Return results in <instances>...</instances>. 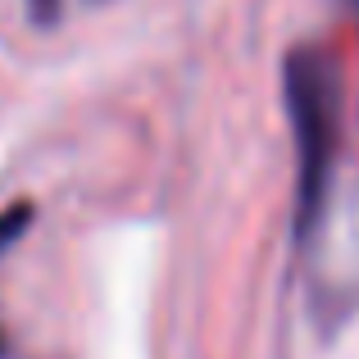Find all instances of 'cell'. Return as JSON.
Instances as JSON below:
<instances>
[{
	"mask_svg": "<svg viewBox=\"0 0 359 359\" xmlns=\"http://www.w3.org/2000/svg\"><path fill=\"white\" fill-rule=\"evenodd\" d=\"M27 214H32V210H27V205H18V210L0 214V245H9V241L18 237V232L27 228Z\"/></svg>",
	"mask_w": 359,
	"mask_h": 359,
	"instance_id": "cell-2",
	"label": "cell"
},
{
	"mask_svg": "<svg viewBox=\"0 0 359 359\" xmlns=\"http://www.w3.org/2000/svg\"><path fill=\"white\" fill-rule=\"evenodd\" d=\"M0 355H5V341H0Z\"/></svg>",
	"mask_w": 359,
	"mask_h": 359,
	"instance_id": "cell-4",
	"label": "cell"
},
{
	"mask_svg": "<svg viewBox=\"0 0 359 359\" xmlns=\"http://www.w3.org/2000/svg\"><path fill=\"white\" fill-rule=\"evenodd\" d=\"M27 9H32L36 23H50V18L60 14V0H27Z\"/></svg>",
	"mask_w": 359,
	"mask_h": 359,
	"instance_id": "cell-3",
	"label": "cell"
},
{
	"mask_svg": "<svg viewBox=\"0 0 359 359\" xmlns=\"http://www.w3.org/2000/svg\"><path fill=\"white\" fill-rule=\"evenodd\" d=\"M287 114L296 132V237L323 223L332 196L337 150H341V82L337 64L314 46H296L287 55Z\"/></svg>",
	"mask_w": 359,
	"mask_h": 359,
	"instance_id": "cell-1",
	"label": "cell"
}]
</instances>
